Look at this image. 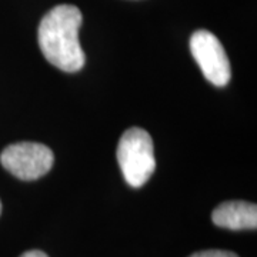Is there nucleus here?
I'll use <instances>...</instances> for the list:
<instances>
[{
  "label": "nucleus",
  "mask_w": 257,
  "mask_h": 257,
  "mask_svg": "<svg viewBox=\"0 0 257 257\" xmlns=\"http://www.w3.org/2000/svg\"><path fill=\"white\" fill-rule=\"evenodd\" d=\"M83 15L73 5H59L43 16L37 40L39 47L49 63L66 73L82 70L86 56L80 46L79 30Z\"/></svg>",
  "instance_id": "obj_1"
},
{
  "label": "nucleus",
  "mask_w": 257,
  "mask_h": 257,
  "mask_svg": "<svg viewBox=\"0 0 257 257\" xmlns=\"http://www.w3.org/2000/svg\"><path fill=\"white\" fill-rule=\"evenodd\" d=\"M116 157L124 180L135 189L146 184L156 169L153 140L145 128H127L120 138Z\"/></svg>",
  "instance_id": "obj_2"
},
{
  "label": "nucleus",
  "mask_w": 257,
  "mask_h": 257,
  "mask_svg": "<svg viewBox=\"0 0 257 257\" xmlns=\"http://www.w3.org/2000/svg\"><path fill=\"white\" fill-rule=\"evenodd\" d=\"M0 163L20 180H37L49 173L55 163V155L42 143L19 142L2 152Z\"/></svg>",
  "instance_id": "obj_3"
},
{
  "label": "nucleus",
  "mask_w": 257,
  "mask_h": 257,
  "mask_svg": "<svg viewBox=\"0 0 257 257\" xmlns=\"http://www.w3.org/2000/svg\"><path fill=\"white\" fill-rule=\"evenodd\" d=\"M190 50L206 80L217 87H223L230 82L229 57L220 40L211 32L204 29L194 32L190 37Z\"/></svg>",
  "instance_id": "obj_4"
},
{
  "label": "nucleus",
  "mask_w": 257,
  "mask_h": 257,
  "mask_svg": "<svg viewBox=\"0 0 257 257\" xmlns=\"http://www.w3.org/2000/svg\"><path fill=\"white\" fill-rule=\"evenodd\" d=\"M211 220L223 229L254 230L257 227V206L243 200L224 202L213 210Z\"/></svg>",
  "instance_id": "obj_5"
},
{
  "label": "nucleus",
  "mask_w": 257,
  "mask_h": 257,
  "mask_svg": "<svg viewBox=\"0 0 257 257\" xmlns=\"http://www.w3.org/2000/svg\"><path fill=\"white\" fill-rule=\"evenodd\" d=\"M189 257H239L233 251H227V250H203V251H197L193 253L192 256Z\"/></svg>",
  "instance_id": "obj_6"
},
{
  "label": "nucleus",
  "mask_w": 257,
  "mask_h": 257,
  "mask_svg": "<svg viewBox=\"0 0 257 257\" xmlns=\"http://www.w3.org/2000/svg\"><path fill=\"white\" fill-rule=\"evenodd\" d=\"M20 257H49L46 253L40 251V250H30V251H26L23 253Z\"/></svg>",
  "instance_id": "obj_7"
},
{
  "label": "nucleus",
  "mask_w": 257,
  "mask_h": 257,
  "mask_svg": "<svg viewBox=\"0 0 257 257\" xmlns=\"http://www.w3.org/2000/svg\"><path fill=\"white\" fill-rule=\"evenodd\" d=\"M0 214H2V202H0Z\"/></svg>",
  "instance_id": "obj_8"
}]
</instances>
